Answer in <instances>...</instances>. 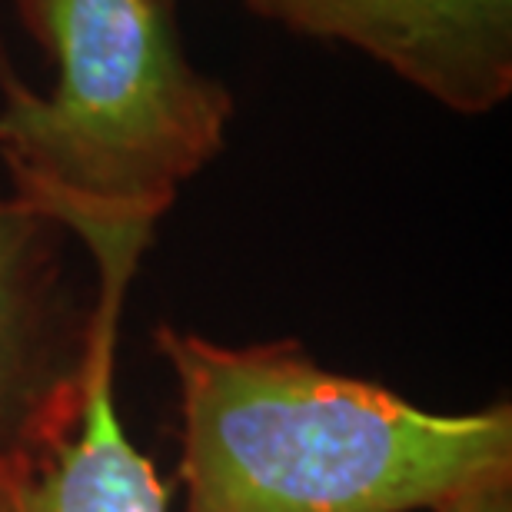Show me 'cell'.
I'll use <instances>...</instances> for the list:
<instances>
[{"instance_id":"6da1fadb","label":"cell","mask_w":512,"mask_h":512,"mask_svg":"<svg viewBox=\"0 0 512 512\" xmlns=\"http://www.w3.org/2000/svg\"><path fill=\"white\" fill-rule=\"evenodd\" d=\"M180 393L183 512H416L512 463V409L426 413L290 340L223 346L157 326Z\"/></svg>"},{"instance_id":"7a4b0ae2","label":"cell","mask_w":512,"mask_h":512,"mask_svg":"<svg viewBox=\"0 0 512 512\" xmlns=\"http://www.w3.org/2000/svg\"><path fill=\"white\" fill-rule=\"evenodd\" d=\"M57 64L44 97L0 44V163L10 193L90 256L150 247L180 187L227 143L230 90L193 67L173 0H17Z\"/></svg>"},{"instance_id":"3957f363","label":"cell","mask_w":512,"mask_h":512,"mask_svg":"<svg viewBox=\"0 0 512 512\" xmlns=\"http://www.w3.org/2000/svg\"><path fill=\"white\" fill-rule=\"evenodd\" d=\"M97 293L67 266V233L0 193V456H40L77 423Z\"/></svg>"},{"instance_id":"277c9868","label":"cell","mask_w":512,"mask_h":512,"mask_svg":"<svg viewBox=\"0 0 512 512\" xmlns=\"http://www.w3.org/2000/svg\"><path fill=\"white\" fill-rule=\"evenodd\" d=\"M290 34L373 57L453 114L512 94V0H243Z\"/></svg>"},{"instance_id":"5b68a950","label":"cell","mask_w":512,"mask_h":512,"mask_svg":"<svg viewBox=\"0 0 512 512\" xmlns=\"http://www.w3.org/2000/svg\"><path fill=\"white\" fill-rule=\"evenodd\" d=\"M127 266H97L94 350L77 423L40 456H0V512H167L157 469L114 406V356Z\"/></svg>"},{"instance_id":"8992f818","label":"cell","mask_w":512,"mask_h":512,"mask_svg":"<svg viewBox=\"0 0 512 512\" xmlns=\"http://www.w3.org/2000/svg\"><path fill=\"white\" fill-rule=\"evenodd\" d=\"M433 512H512V463L473 476Z\"/></svg>"}]
</instances>
